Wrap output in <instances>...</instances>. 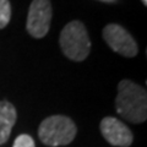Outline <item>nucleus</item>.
Instances as JSON below:
<instances>
[{
    "label": "nucleus",
    "instance_id": "423d86ee",
    "mask_svg": "<svg viewBox=\"0 0 147 147\" xmlns=\"http://www.w3.org/2000/svg\"><path fill=\"white\" fill-rule=\"evenodd\" d=\"M100 132L112 146L129 147L134 136L131 130L123 121L113 117H105L100 121Z\"/></svg>",
    "mask_w": 147,
    "mask_h": 147
},
{
    "label": "nucleus",
    "instance_id": "39448f33",
    "mask_svg": "<svg viewBox=\"0 0 147 147\" xmlns=\"http://www.w3.org/2000/svg\"><path fill=\"white\" fill-rule=\"evenodd\" d=\"M103 39L109 48L125 58H134L139 53V47L132 36L118 24H109L102 31Z\"/></svg>",
    "mask_w": 147,
    "mask_h": 147
},
{
    "label": "nucleus",
    "instance_id": "20e7f679",
    "mask_svg": "<svg viewBox=\"0 0 147 147\" xmlns=\"http://www.w3.org/2000/svg\"><path fill=\"white\" fill-rule=\"evenodd\" d=\"M53 10L50 0H33L27 15V32L33 38H43L50 28Z\"/></svg>",
    "mask_w": 147,
    "mask_h": 147
},
{
    "label": "nucleus",
    "instance_id": "6e6552de",
    "mask_svg": "<svg viewBox=\"0 0 147 147\" xmlns=\"http://www.w3.org/2000/svg\"><path fill=\"white\" fill-rule=\"evenodd\" d=\"M11 20V4L9 0H0V30L5 28Z\"/></svg>",
    "mask_w": 147,
    "mask_h": 147
},
{
    "label": "nucleus",
    "instance_id": "f257e3e1",
    "mask_svg": "<svg viewBox=\"0 0 147 147\" xmlns=\"http://www.w3.org/2000/svg\"><path fill=\"white\" fill-rule=\"evenodd\" d=\"M115 108L119 115L135 124L147 119V93L144 87L130 80H121L118 85Z\"/></svg>",
    "mask_w": 147,
    "mask_h": 147
},
{
    "label": "nucleus",
    "instance_id": "0eeeda50",
    "mask_svg": "<svg viewBox=\"0 0 147 147\" xmlns=\"http://www.w3.org/2000/svg\"><path fill=\"white\" fill-rule=\"evenodd\" d=\"M17 113L15 107L7 100L0 102V145L9 140L12 126L16 123Z\"/></svg>",
    "mask_w": 147,
    "mask_h": 147
},
{
    "label": "nucleus",
    "instance_id": "1a4fd4ad",
    "mask_svg": "<svg viewBox=\"0 0 147 147\" xmlns=\"http://www.w3.org/2000/svg\"><path fill=\"white\" fill-rule=\"evenodd\" d=\"M12 147H36V146H34L33 139H32L30 135L22 134V135L16 137Z\"/></svg>",
    "mask_w": 147,
    "mask_h": 147
},
{
    "label": "nucleus",
    "instance_id": "f03ea898",
    "mask_svg": "<svg viewBox=\"0 0 147 147\" xmlns=\"http://www.w3.org/2000/svg\"><path fill=\"white\" fill-rule=\"evenodd\" d=\"M61 52L74 61H84L91 52V40L85 25L80 21H71L61 30L59 37Z\"/></svg>",
    "mask_w": 147,
    "mask_h": 147
},
{
    "label": "nucleus",
    "instance_id": "9d476101",
    "mask_svg": "<svg viewBox=\"0 0 147 147\" xmlns=\"http://www.w3.org/2000/svg\"><path fill=\"white\" fill-rule=\"evenodd\" d=\"M142 1H144V4H145V5L147 4V0H142Z\"/></svg>",
    "mask_w": 147,
    "mask_h": 147
},
{
    "label": "nucleus",
    "instance_id": "7ed1b4c3",
    "mask_svg": "<svg viewBox=\"0 0 147 147\" xmlns=\"http://www.w3.org/2000/svg\"><path fill=\"white\" fill-rule=\"evenodd\" d=\"M76 125L69 117L52 115L40 123L38 137L44 145L50 147L71 144L76 136Z\"/></svg>",
    "mask_w": 147,
    "mask_h": 147
}]
</instances>
